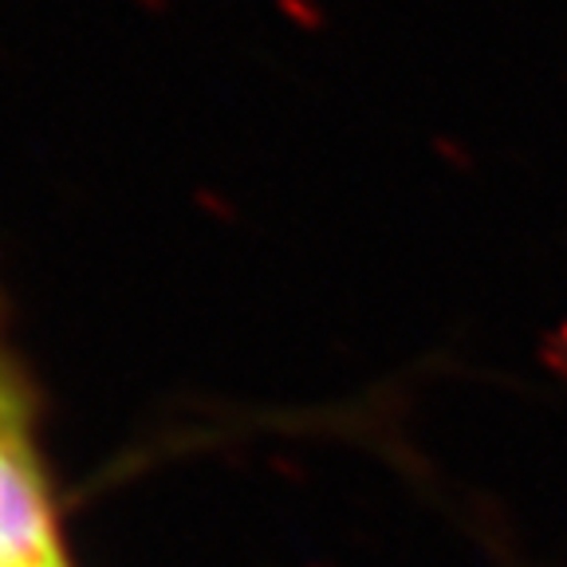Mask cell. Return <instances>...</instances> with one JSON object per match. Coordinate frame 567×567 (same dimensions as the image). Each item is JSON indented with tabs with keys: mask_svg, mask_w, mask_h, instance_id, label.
Returning a JSON list of instances; mask_svg holds the SVG:
<instances>
[{
	"mask_svg": "<svg viewBox=\"0 0 567 567\" xmlns=\"http://www.w3.org/2000/svg\"><path fill=\"white\" fill-rule=\"evenodd\" d=\"M35 434L32 382L0 319V567H35L60 556V524Z\"/></svg>",
	"mask_w": 567,
	"mask_h": 567,
	"instance_id": "obj_1",
	"label": "cell"
},
{
	"mask_svg": "<svg viewBox=\"0 0 567 567\" xmlns=\"http://www.w3.org/2000/svg\"><path fill=\"white\" fill-rule=\"evenodd\" d=\"M280 9L288 12V17H296V20H308V24H311V20H316V24L323 20V12H319L316 0H280Z\"/></svg>",
	"mask_w": 567,
	"mask_h": 567,
	"instance_id": "obj_2",
	"label": "cell"
},
{
	"mask_svg": "<svg viewBox=\"0 0 567 567\" xmlns=\"http://www.w3.org/2000/svg\"><path fill=\"white\" fill-rule=\"evenodd\" d=\"M35 567H68V556H63V551H60V556L44 559V564H35Z\"/></svg>",
	"mask_w": 567,
	"mask_h": 567,
	"instance_id": "obj_3",
	"label": "cell"
},
{
	"mask_svg": "<svg viewBox=\"0 0 567 567\" xmlns=\"http://www.w3.org/2000/svg\"><path fill=\"white\" fill-rule=\"evenodd\" d=\"M138 4H146V9H162L166 0H138Z\"/></svg>",
	"mask_w": 567,
	"mask_h": 567,
	"instance_id": "obj_4",
	"label": "cell"
}]
</instances>
